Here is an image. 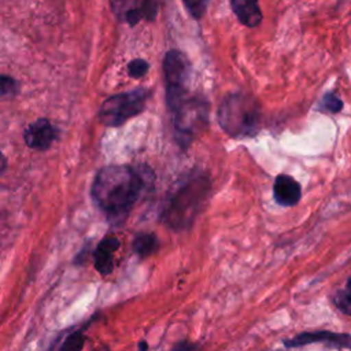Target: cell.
I'll return each instance as SVG.
<instances>
[{
    "instance_id": "1",
    "label": "cell",
    "mask_w": 351,
    "mask_h": 351,
    "mask_svg": "<svg viewBox=\"0 0 351 351\" xmlns=\"http://www.w3.org/2000/svg\"><path fill=\"white\" fill-rule=\"evenodd\" d=\"M143 169L126 165L101 167L92 184L90 195L108 219H122L141 196L147 182Z\"/></svg>"
},
{
    "instance_id": "2",
    "label": "cell",
    "mask_w": 351,
    "mask_h": 351,
    "mask_svg": "<svg viewBox=\"0 0 351 351\" xmlns=\"http://www.w3.org/2000/svg\"><path fill=\"white\" fill-rule=\"evenodd\" d=\"M210 180L204 174L189 176L169 197L160 219L173 230L188 229L208 197Z\"/></svg>"
},
{
    "instance_id": "3",
    "label": "cell",
    "mask_w": 351,
    "mask_h": 351,
    "mask_svg": "<svg viewBox=\"0 0 351 351\" xmlns=\"http://www.w3.org/2000/svg\"><path fill=\"white\" fill-rule=\"evenodd\" d=\"M219 126L233 137H248L258 132L261 107L251 95L236 92L226 95L218 107Z\"/></svg>"
},
{
    "instance_id": "4",
    "label": "cell",
    "mask_w": 351,
    "mask_h": 351,
    "mask_svg": "<svg viewBox=\"0 0 351 351\" xmlns=\"http://www.w3.org/2000/svg\"><path fill=\"white\" fill-rule=\"evenodd\" d=\"M169 110L173 114L177 141L185 148L202 130L206 129L208 121V103L203 96L188 93Z\"/></svg>"
},
{
    "instance_id": "5",
    "label": "cell",
    "mask_w": 351,
    "mask_h": 351,
    "mask_svg": "<svg viewBox=\"0 0 351 351\" xmlns=\"http://www.w3.org/2000/svg\"><path fill=\"white\" fill-rule=\"evenodd\" d=\"M148 96L149 92L144 88L110 96L99 108V121L106 126H121L144 110Z\"/></svg>"
},
{
    "instance_id": "6",
    "label": "cell",
    "mask_w": 351,
    "mask_h": 351,
    "mask_svg": "<svg viewBox=\"0 0 351 351\" xmlns=\"http://www.w3.org/2000/svg\"><path fill=\"white\" fill-rule=\"evenodd\" d=\"M163 73L166 85V103L171 108L176 106L188 90V81L191 77V62L188 56L178 51L170 49L163 59Z\"/></svg>"
},
{
    "instance_id": "7",
    "label": "cell",
    "mask_w": 351,
    "mask_h": 351,
    "mask_svg": "<svg viewBox=\"0 0 351 351\" xmlns=\"http://www.w3.org/2000/svg\"><path fill=\"white\" fill-rule=\"evenodd\" d=\"M313 343H325L326 346L335 348H348L351 350V336L347 333H335L329 330H317V332H303L296 335L292 339L284 340L287 347H302Z\"/></svg>"
},
{
    "instance_id": "8",
    "label": "cell",
    "mask_w": 351,
    "mask_h": 351,
    "mask_svg": "<svg viewBox=\"0 0 351 351\" xmlns=\"http://www.w3.org/2000/svg\"><path fill=\"white\" fill-rule=\"evenodd\" d=\"M58 137L56 128L45 118H40L30 123L23 133L25 143L29 148L36 151L48 149Z\"/></svg>"
},
{
    "instance_id": "9",
    "label": "cell",
    "mask_w": 351,
    "mask_h": 351,
    "mask_svg": "<svg viewBox=\"0 0 351 351\" xmlns=\"http://www.w3.org/2000/svg\"><path fill=\"white\" fill-rule=\"evenodd\" d=\"M274 200L282 207L296 206L302 197L300 184L288 174H280L273 185Z\"/></svg>"
},
{
    "instance_id": "10",
    "label": "cell",
    "mask_w": 351,
    "mask_h": 351,
    "mask_svg": "<svg viewBox=\"0 0 351 351\" xmlns=\"http://www.w3.org/2000/svg\"><path fill=\"white\" fill-rule=\"evenodd\" d=\"M118 247H119V240L114 236L104 237L96 247L93 252V261H95V267L100 274L106 276L112 271L114 252L118 250Z\"/></svg>"
},
{
    "instance_id": "11",
    "label": "cell",
    "mask_w": 351,
    "mask_h": 351,
    "mask_svg": "<svg viewBox=\"0 0 351 351\" xmlns=\"http://www.w3.org/2000/svg\"><path fill=\"white\" fill-rule=\"evenodd\" d=\"M229 4L239 22L247 27H256L263 19L259 0H229Z\"/></svg>"
},
{
    "instance_id": "12",
    "label": "cell",
    "mask_w": 351,
    "mask_h": 351,
    "mask_svg": "<svg viewBox=\"0 0 351 351\" xmlns=\"http://www.w3.org/2000/svg\"><path fill=\"white\" fill-rule=\"evenodd\" d=\"M156 248H158V240L154 233H141V234H137L133 240L134 252L143 258L155 252Z\"/></svg>"
},
{
    "instance_id": "13",
    "label": "cell",
    "mask_w": 351,
    "mask_h": 351,
    "mask_svg": "<svg viewBox=\"0 0 351 351\" xmlns=\"http://www.w3.org/2000/svg\"><path fill=\"white\" fill-rule=\"evenodd\" d=\"M182 3L193 19H202L207 11L210 0H182Z\"/></svg>"
},
{
    "instance_id": "14",
    "label": "cell",
    "mask_w": 351,
    "mask_h": 351,
    "mask_svg": "<svg viewBox=\"0 0 351 351\" xmlns=\"http://www.w3.org/2000/svg\"><path fill=\"white\" fill-rule=\"evenodd\" d=\"M19 92V84L10 75H1L0 78V93L3 99L15 96Z\"/></svg>"
},
{
    "instance_id": "15",
    "label": "cell",
    "mask_w": 351,
    "mask_h": 351,
    "mask_svg": "<svg viewBox=\"0 0 351 351\" xmlns=\"http://www.w3.org/2000/svg\"><path fill=\"white\" fill-rule=\"evenodd\" d=\"M343 100L335 92H328L321 99V107L329 112H339L343 108Z\"/></svg>"
},
{
    "instance_id": "16",
    "label": "cell",
    "mask_w": 351,
    "mask_h": 351,
    "mask_svg": "<svg viewBox=\"0 0 351 351\" xmlns=\"http://www.w3.org/2000/svg\"><path fill=\"white\" fill-rule=\"evenodd\" d=\"M148 69H149L148 62L144 59H140V58L133 59L132 62L128 63V74L133 78H140V77L145 75Z\"/></svg>"
},
{
    "instance_id": "17",
    "label": "cell",
    "mask_w": 351,
    "mask_h": 351,
    "mask_svg": "<svg viewBox=\"0 0 351 351\" xmlns=\"http://www.w3.org/2000/svg\"><path fill=\"white\" fill-rule=\"evenodd\" d=\"M333 303L341 313L351 315V293L347 289L336 292L333 296Z\"/></svg>"
},
{
    "instance_id": "18",
    "label": "cell",
    "mask_w": 351,
    "mask_h": 351,
    "mask_svg": "<svg viewBox=\"0 0 351 351\" xmlns=\"http://www.w3.org/2000/svg\"><path fill=\"white\" fill-rule=\"evenodd\" d=\"M140 8H141L144 19L152 22L158 14L159 3H158V0H143V4Z\"/></svg>"
},
{
    "instance_id": "19",
    "label": "cell",
    "mask_w": 351,
    "mask_h": 351,
    "mask_svg": "<svg viewBox=\"0 0 351 351\" xmlns=\"http://www.w3.org/2000/svg\"><path fill=\"white\" fill-rule=\"evenodd\" d=\"M84 341H85V337L82 336V333L74 332L73 335H70V336L63 341V344L60 346V348H62V350H80V348H82Z\"/></svg>"
},
{
    "instance_id": "20",
    "label": "cell",
    "mask_w": 351,
    "mask_h": 351,
    "mask_svg": "<svg viewBox=\"0 0 351 351\" xmlns=\"http://www.w3.org/2000/svg\"><path fill=\"white\" fill-rule=\"evenodd\" d=\"M136 3H137V0H110L112 11L117 15H121L122 18L128 10L136 7Z\"/></svg>"
},
{
    "instance_id": "21",
    "label": "cell",
    "mask_w": 351,
    "mask_h": 351,
    "mask_svg": "<svg viewBox=\"0 0 351 351\" xmlns=\"http://www.w3.org/2000/svg\"><path fill=\"white\" fill-rule=\"evenodd\" d=\"M176 348H195V346H188V344H178Z\"/></svg>"
},
{
    "instance_id": "22",
    "label": "cell",
    "mask_w": 351,
    "mask_h": 351,
    "mask_svg": "<svg viewBox=\"0 0 351 351\" xmlns=\"http://www.w3.org/2000/svg\"><path fill=\"white\" fill-rule=\"evenodd\" d=\"M347 291L351 293V277L347 280Z\"/></svg>"
},
{
    "instance_id": "23",
    "label": "cell",
    "mask_w": 351,
    "mask_h": 351,
    "mask_svg": "<svg viewBox=\"0 0 351 351\" xmlns=\"http://www.w3.org/2000/svg\"><path fill=\"white\" fill-rule=\"evenodd\" d=\"M138 348H144V350H145V348H148V346H147L145 343H140V344H138Z\"/></svg>"
}]
</instances>
